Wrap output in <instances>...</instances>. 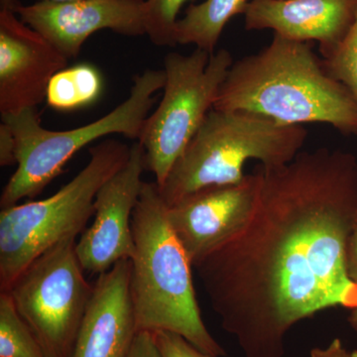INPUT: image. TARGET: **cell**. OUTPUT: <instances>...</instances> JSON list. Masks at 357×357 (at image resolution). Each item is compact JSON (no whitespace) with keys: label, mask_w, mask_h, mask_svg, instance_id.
Here are the masks:
<instances>
[{"label":"cell","mask_w":357,"mask_h":357,"mask_svg":"<svg viewBox=\"0 0 357 357\" xmlns=\"http://www.w3.org/2000/svg\"><path fill=\"white\" fill-rule=\"evenodd\" d=\"M347 262L349 277L357 285V225L352 232L347 246ZM347 321L351 328L357 332V307L351 311Z\"/></svg>","instance_id":"obj_22"},{"label":"cell","mask_w":357,"mask_h":357,"mask_svg":"<svg viewBox=\"0 0 357 357\" xmlns=\"http://www.w3.org/2000/svg\"><path fill=\"white\" fill-rule=\"evenodd\" d=\"M144 170V151L139 142L134 143L126 165L96 194L95 220L76 244L84 271L100 275L121 260L132 259L135 244L131 222Z\"/></svg>","instance_id":"obj_10"},{"label":"cell","mask_w":357,"mask_h":357,"mask_svg":"<svg viewBox=\"0 0 357 357\" xmlns=\"http://www.w3.org/2000/svg\"><path fill=\"white\" fill-rule=\"evenodd\" d=\"M130 147L107 139L89 149V163L53 196L2 208L0 213V290L7 291L38 256L83 234L95 215L96 194L126 165Z\"/></svg>","instance_id":"obj_5"},{"label":"cell","mask_w":357,"mask_h":357,"mask_svg":"<svg viewBox=\"0 0 357 357\" xmlns=\"http://www.w3.org/2000/svg\"><path fill=\"white\" fill-rule=\"evenodd\" d=\"M167 211L158 185L143 183L131 222L135 251L130 293L137 332L177 333L204 354L225 356L204 325L192 283L194 267Z\"/></svg>","instance_id":"obj_3"},{"label":"cell","mask_w":357,"mask_h":357,"mask_svg":"<svg viewBox=\"0 0 357 357\" xmlns=\"http://www.w3.org/2000/svg\"><path fill=\"white\" fill-rule=\"evenodd\" d=\"M165 83V70H144L133 77L128 98L109 114L70 130L44 128L37 109L2 116L15 136L17 168L2 191L1 208L38 196L62 174L66 163L89 143L110 134L138 140L156 100L154 95Z\"/></svg>","instance_id":"obj_6"},{"label":"cell","mask_w":357,"mask_h":357,"mask_svg":"<svg viewBox=\"0 0 357 357\" xmlns=\"http://www.w3.org/2000/svg\"><path fill=\"white\" fill-rule=\"evenodd\" d=\"M311 357H357V351H349L344 347L340 338H335L324 349L314 347L311 351Z\"/></svg>","instance_id":"obj_24"},{"label":"cell","mask_w":357,"mask_h":357,"mask_svg":"<svg viewBox=\"0 0 357 357\" xmlns=\"http://www.w3.org/2000/svg\"><path fill=\"white\" fill-rule=\"evenodd\" d=\"M103 79L95 66L83 63L66 68L52 77L46 102L59 112H73L93 105L102 96Z\"/></svg>","instance_id":"obj_16"},{"label":"cell","mask_w":357,"mask_h":357,"mask_svg":"<svg viewBox=\"0 0 357 357\" xmlns=\"http://www.w3.org/2000/svg\"><path fill=\"white\" fill-rule=\"evenodd\" d=\"M17 164L15 136L8 124H0V166L9 167Z\"/></svg>","instance_id":"obj_21"},{"label":"cell","mask_w":357,"mask_h":357,"mask_svg":"<svg viewBox=\"0 0 357 357\" xmlns=\"http://www.w3.org/2000/svg\"><path fill=\"white\" fill-rule=\"evenodd\" d=\"M213 109L243 110L286 126L328 124L357 135V105L310 42L274 34L258 53L234 62Z\"/></svg>","instance_id":"obj_2"},{"label":"cell","mask_w":357,"mask_h":357,"mask_svg":"<svg viewBox=\"0 0 357 357\" xmlns=\"http://www.w3.org/2000/svg\"><path fill=\"white\" fill-rule=\"evenodd\" d=\"M40 1L58 2V3H61V2L79 1V0H40Z\"/></svg>","instance_id":"obj_26"},{"label":"cell","mask_w":357,"mask_h":357,"mask_svg":"<svg viewBox=\"0 0 357 357\" xmlns=\"http://www.w3.org/2000/svg\"><path fill=\"white\" fill-rule=\"evenodd\" d=\"M68 60L11 9L0 10V114L37 109Z\"/></svg>","instance_id":"obj_12"},{"label":"cell","mask_w":357,"mask_h":357,"mask_svg":"<svg viewBox=\"0 0 357 357\" xmlns=\"http://www.w3.org/2000/svg\"><path fill=\"white\" fill-rule=\"evenodd\" d=\"M0 357H45L8 291L0 292Z\"/></svg>","instance_id":"obj_17"},{"label":"cell","mask_w":357,"mask_h":357,"mask_svg":"<svg viewBox=\"0 0 357 357\" xmlns=\"http://www.w3.org/2000/svg\"><path fill=\"white\" fill-rule=\"evenodd\" d=\"M231 54L196 48L189 55L169 53L164 61L163 98L143 126L138 142L145 169L161 185L185 148L213 109L218 91L234 64Z\"/></svg>","instance_id":"obj_7"},{"label":"cell","mask_w":357,"mask_h":357,"mask_svg":"<svg viewBox=\"0 0 357 357\" xmlns=\"http://www.w3.org/2000/svg\"><path fill=\"white\" fill-rule=\"evenodd\" d=\"M152 333L161 357H217L199 351L177 333L164 331Z\"/></svg>","instance_id":"obj_20"},{"label":"cell","mask_w":357,"mask_h":357,"mask_svg":"<svg viewBox=\"0 0 357 357\" xmlns=\"http://www.w3.org/2000/svg\"><path fill=\"white\" fill-rule=\"evenodd\" d=\"M14 13L68 60L76 58L89 37L100 30L126 36L146 34L145 0L39 1L20 4Z\"/></svg>","instance_id":"obj_11"},{"label":"cell","mask_w":357,"mask_h":357,"mask_svg":"<svg viewBox=\"0 0 357 357\" xmlns=\"http://www.w3.org/2000/svg\"><path fill=\"white\" fill-rule=\"evenodd\" d=\"M259 168L234 184L211 185L168 206L169 222L196 266L245 227L261 188Z\"/></svg>","instance_id":"obj_9"},{"label":"cell","mask_w":357,"mask_h":357,"mask_svg":"<svg viewBox=\"0 0 357 357\" xmlns=\"http://www.w3.org/2000/svg\"><path fill=\"white\" fill-rule=\"evenodd\" d=\"M128 357H161L155 344L153 333L139 332L136 335Z\"/></svg>","instance_id":"obj_23"},{"label":"cell","mask_w":357,"mask_h":357,"mask_svg":"<svg viewBox=\"0 0 357 357\" xmlns=\"http://www.w3.org/2000/svg\"><path fill=\"white\" fill-rule=\"evenodd\" d=\"M356 13L357 0H251L244 26L294 41H317L326 58L344 38Z\"/></svg>","instance_id":"obj_13"},{"label":"cell","mask_w":357,"mask_h":357,"mask_svg":"<svg viewBox=\"0 0 357 357\" xmlns=\"http://www.w3.org/2000/svg\"><path fill=\"white\" fill-rule=\"evenodd\" d=\"M20 2L18 0H0V6L2 9H11L15 10L16 7L20 6Z\"/></svg>","instance_id":"obj_25"},{"label":"cell","mask_w":357,"mask_h":357,"mask_svg":"<svg viewBox=\"0 0 357 357\" xmlns=\"http://www.w3.org/2000/svg\"><path fill=\"white\" fill-rule=\"evenodd\" d=\"M146 35L158 47L176 46L175 28L178 14L185 2L191 0H145Z\"/></svg>","instance_id":"obj_19"},{"label":"cell","mask_w":357,"mask_h":357,"mask_svg":"<svg viewBox=\"0 0 357 357\" xmlns=\"http://www.w3.org/2000/svg\"><path fill=\"white\" fill-rule=\"evenodd\" d=\"M321 59L326 72L344 84L357 105V13L342 41L328 57Z\"/></svg>","instance_id":"obj_18"},{"label":"cell","mask_w":357,"mask_h":357,"mask_svg":"<svg viewBox=\"0 0 357 357\" xmlns=\"http://www.w3.org/2000/svg\"><path fill=\"white\" fill-rule=\"evenodd\" d=\"M130 268V260H121L98 277L72 357H128L138 333Z\"/></svg>","instance_id":"obj_14"},{"label":"cell","mask_w":357,"mask_h":357,"mask_svg":"<svg viewBox=\"0 0 357 357\" xmlns=\"http://www.w3.org/2000/svg\"><path fill=\"white\" fill-rule=\"evenodd\" d=\"M307 138L303 126H286L243 110L213 109L174 164L160 195L167 206L211 185L241 182L248 160L265 168L286 165Z\"/></svg>","instance_id":"obj_4"},{"label":"cell","mask_w":357,"mask_h":357,"mask_svg":"<svg viewBox=\"0 0 357 357\" xmlns=\"http://www.w3.org/2000/svg\"><path fill=\"white\" fill-rule=\"evenodd\" d=\"M76 244L77 237H69L45 251L7 290L45 357H72L93 295Z\"/></svg>","instance_id":"obj_8"},{"label":"cell","mask_w":357,"mask_h":357,"mask_svg":"<svg viewBox=\"0 0 357 357\" xmlns=\"http://www.w3.org/2000/svg\"><path fill=\"white\" fill-rule=\"evenodd\" d=\"M260 170L250 220L194 268L244 356L284 357L296 324L331 307H357L347 262L357 225V158L321 147Z\"/></svg>","instance_id":"obj_1"},{"label":"cell","mask_w":357,"mask_h":357,"mask_svg":"<svg viewBox=\"0 0 357 357\" xmlns=\"http://www.w3.org/2000/svg\"><path fill=\"white\" fill-rule=\"evenodd\" d=\"M248 0H204L189 6L175 28L176 44H192L215 53L225 25L231 18L245 13Z\"/></svg>","instance_id":"obj_15"}]
</instances>
